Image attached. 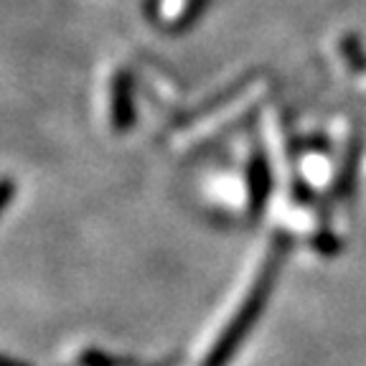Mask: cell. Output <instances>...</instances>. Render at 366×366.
<instances>
[{
	"instance_id": "6da1fadb",
	"label": "cell",
	"mask_w": 366,
	"mask_h": 366,
	"mask_svg": "<svg viewBox=\"0 0 366 366\" xmlns=\"http://www.w3.org/2000/svg\"><path fill=\"white\" fill-rule=\"evenodd\" d=\"M274 274H277V262L269 259V262L264 264L262 272H259L257 282L252 285L247 300L239 305L237 315L229 320L227 331H224L222 338L214 343L212 354H209V359H206L204 366H224L229 356L234 354V349L239 346V341L249 333V328L254 326V320H257L259 313H262V305L267 303V295H269V290H272Z\"/></svg>"
},
{
	"instance_id": "7a4b0ae2",
	"label": "cell",
	"mask_w": 366,
	"mask_h": 366,
	"mask_svg": "<svg viewBox=\"0 0 366 366\" xmlns=\"http://www.w3.org/2000/svg\"><path fill=\"white\" fill-rule=\"evenodd\" d=\"M249 181H252V206L257 212V209H262V204L267 201L269 194V168H267V158L262 153H254V158H252Z\"/></svg>"
},
{
	"instance_id": "3957f363",
	"label": "cell",
	"mask_w": 366,
	"mask_h": 366,
	"mask_svg": "<svg viewBox=\"0 0 366 366\" xmlns=\"http://www.w3.org/2000/svg\"><path fill=\"white\" fill-rule=\"evenodd\" d=\"M11 194H13V186H11V181H8V178H0V212H3V209H6L8 199H11Z\"/></svg>"
}]
</instances>
